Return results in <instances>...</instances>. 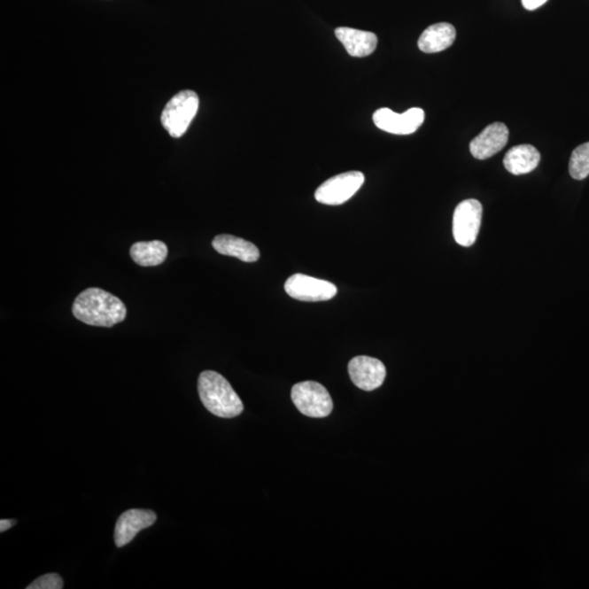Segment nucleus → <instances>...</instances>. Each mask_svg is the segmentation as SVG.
Instances as JSON below:
<instances>
[{"mask_svg": "<svg viewBox=\"0 0 589 589\" xmlns=\"http://www.w3.org/2000/svg\"><path fill=\"white\" fill-rule=\"evenodd\" d=\"M548 0H522L523 6L527 11H536L537 8L543 6Z\"/></svg>", "mask_w": 589, "mask_h": 589, "instance_id": "nucleus-19", "label": "nucleus"}, {"mask_svg": "<svg viewBox=\"0 0 589 589\" xmlns=\"http://www.w3.org/2000/svg\"><path fill=\"white\" fill-rule=\"evenodd\" d=\"M336 35L353 58H366L371 55L378 44V37L375 33L352 27H337Z\"/></svg>", "mask_w": 589, "mask_h": 589, "instance_id": "nucleus-12", "label": "nucleus"}, {"mask_svg": "<svg viewBox=\"0 0 589 589\" xmlns=\"http://www.w3.org/2000/svg\"><path fill=\"white\" fill-rule=\"evenodd\" d=\"M199 110V97L186 89L176 94L165 106L161 116L164 128L173 138H181L190 128L193 118Z\"/></svg>", "mask_w": 589, "mask_h": 589, "instance_id": "nucleus-3", "label": "nucleus"}, {"mask_svg": "<svg viewBox=\"0 0 589 589\" xmlns=\"http://www.w3.org/2000/svg\"><path fill=\"white\" fill-rule=\"evenodd\" d=\"M202 404L221 418H234L244 412V404L232 385L215 371H204L198 381Z\"/></svg>", "mask_w": 589, "mask_h": 589, "instance_id": "nucleus-2", "label": "nucleus"}, {"mask_svg": "<svg viewBox=\"0 0 589 589\" xmlns=\"http://www.w3.org/2000/svg\"><path fill=\"white\" fill-rule=\"evenodd\" d=\"M157 518L153 511L143 508H131L122 513L115 527V544L118 548L130 544L138 532L152 526Z\"/></svg>", "mask_w": 589, "mask_h": 589, "instance_id": "nucleus-10", "label": "nucleus"}, {"mask_svg": "<svg viewBox=\"0 0 589 589\" xmlns=\"http://www.w3.org/2000/svg\"><path fill=\"white\" fill-rule=\"evenodd\" d=\"M540 159V153L535 147L531 144H520L508 151L503 165L513 175H524L539 167Z\"/></svg>", "mask_w": 589, "mask_h": 589, "instance_id": "nucleus-15", "label": "nucleus"}, {"mask_svg": "<svg viewBox=\"0 0 589 589\" xmlns=\"http://www.w3.org/2000/svg\"><path fill=\"white\" fill-rule=\"evenodd\" d=\"M508 140V127L502 122H493L471 141L470 153L477 159H487L500 152Z\"/></svg>", "mask_w": 589, "mask_h": 589, "instance_id": "nucleus-11", "label": "nucleus"}, {"mask_svg": "<svg viewBox=\"0 0 589 589\" xmlns=\"http://www.w3.org/2000/svg\"><path fill=\"white\" fill-rule=\"evenodd\" d=\"M16 525L15 520H2L0 521V532L7 531Z\"/></svg>", "mask_w": 589, "mask_h": 589, "instance_id": "nucleus-20", "label": "nucleus"}, {"mask_svg": "<svg viewBox=\"0 0 589 589\" xmlns=\"http://www.w3.org/2000/svg\"><path fill=\"white\" fill-rule=\"evenodd\" d=\"M425 121V112L422 108L414 107L403 114L380 108L374 114V122L379 129L393 135H412L416 133L419 127Z\"/></svg>", "mask_w": 589, "mask_h": 589, "instance_id": "nucleus-8", "label": "nucleus"}, {"mask_svg": "<svg viewBox=\"0 0 589 589\" xmlns=\"http://www.w3.org/2000/svg\"><path fill=\"white\" fill-rule=\"evenodd\" d=\"M73 314L92 327L112 328L124 322L127 308L118 297L108 291L91 287L83 291L73 305Z\"/></svg>", "mask_w": 589, "mask_h": 589, "instance_id": "nucleus-1", "label": "nucleus"}, {"mask_svg": "<svg viewBox=\"0 0 589 589\" xmlns=\"http://www.w3.org/2000/svg\"><path fill=\"white\" fill-rule=\"evenodd\" d=\"M168 248L159 240L140 242L130 248L131 259L141 267H158L167 260Z\"/></svg>", "mask_w": 589, "mask_h": 589, "instance_id": "nucleus-16", "label": "nucleus"}, {"mask_svg": "<svg viewBox=\"0 0 589 589\" xmlns=\"http://www.w3.org/2000/svg\"><path fill=\"white\" fill-rule=\"evenodd\" d=\"M353 384L361 390L374 391L384 384L386 376L383 361L368 356H357L348 364Z\"/></svg>", "mask_w": 589, "mask_h": 589, "instance_id": "nucleus-9", "label": "nucleus"}, {"mask_svg": "<svg viewBox=\"0 0 589 589\" xmlns=\"http://www.w3.org/2000/svg\"><path fill=\"white\" fill-rule=\"evenodd\" d=\"M212 246L223 256L235 257L243 262H256L260 258V252H259L256 244H253L248 240L235 237L232 235H219L212 242Z\"/></svg>", "mask_w": 589, "mask_h": 589, "instance_id": "nucleus-13", "label": "nucleus"}, {"mask_svg": "<svg viewBox=\"0 0 589 589\" xmlns=\"http://www.w3.org/2000/svg\"><path fill=\"white\" fill-rule=\"evenodd\" d=\"M365 175L360 172L339 174L324 182L314 193L315 200L327 205L345 204L364 185Z\"/></svg>", "mask_w": 589, "mask_h": 589, "instance_id": "nucleus-5", "label": "nucleus"}, {"mask_svg": "<svg viewBox=\"0 0 589 589\" xmlns=\"http://www.w3.org/2000/svg\"><path fill=\"white\" fill-rule=\"evenodd\" d=\"M570 175L583 181L589 175V143L579 145L573 151L569 165Z\"/></svg>", "mask_w": 589, "mask_h": 589, "instance_id": "nucleus-17", "label": "nucleus"}, {"mask_svg": "<svg viewBox=\"0 0 589 589\" xmlns=\"http://www.w3.org/2000/svg\"><path fill=\"white\" fill-rule=\"evenodd\" d=\"M285 291L291 298L317 303L332 299L337 294V287L331 282L315 279L305 275H294L285 283Z\"/></svg>", "mask_w": 589, "mask_h": 589, "instance_id": "nucleus-7", "label": "nucleus"}, {"mask_svg": "<svg viewBox=\"0 0 589 589\" xmlns=\"http://www.w3.org/2000/svg\"><path fill=\"white\" fill-rule=\"evenodd\" d=\"M291 399L301 414L311 418L328 417L333 411L329 391L314 381L295 384L291 389Z\"/></svg>", "mask_w": 589, "mask_h": 589, "instance_id": "nucleus-4", "label": "nucleus"}, {"mask_svg": "<svg viewBox=\"0 0 589 589\" xmlns=\"http://www.w3.org/2000/svg\"><path fill=\"white\" fill-rule=\"evenodd\" d=\"M483 205L478 200L469 199L456 206L453 215V235L461 246H473L480 229Z\"/></svg>", "mask_w": 589, "mask_h": 589, "instance_id": "nucleus-6", "label": "nucleus"}, {"mask_svg": "<svg viewBox=\"0 0 589 589\" xmlns=\"http://www.w3.org/2000/svg\"><path fill=\"white\" fill-rule=\"evenodd\" d=\"M455 27L450 23L441 22L427 27L418 40L419 50L423 53L433 54L446 50L454 43Z\"/></svg>", "mask_w": 589, "mask_h": 589, "instance_id": "nucleus-14", "label": "nucleus"}, {"mask_svg": "<svg viewBox=\"0 0 589 589\" xmlns=\"http://www.w3.org/2000/svg\"><path fill=\"white\" fill-rule=\"evenodd\" d=\"M64 588L63 578L58 574H45L36 578L27 589H61Z\"/></svg>", "mask_w": 589, "mask_h": 589, "instance_id": "nucleus-18", "label": "nucleus"}]
</instances>
